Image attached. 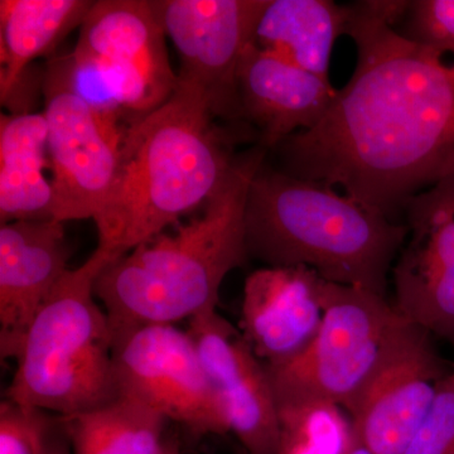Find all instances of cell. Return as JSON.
Masks as SVG:
<instances>
[{
    "instance_id": "6da1fadb",
    "label": "cell",
    "mask_w": 454,
    "mask_h": 454,
    "mask_svg": "<svg viewBox=\"0 0 454 454\" xmlns=\"http://www.w3.org/2000/svg\"><path fill=\"white\" fill-rule=\"evenodd\" d=\"M409 3L349 5L351 80L313 129L276 148L283 172L340 188L395 223L415 195L454 172V65L397 32Z\"/></svg>"
},
{
    "instance_id": "ffe728a7",
    "label": "cell",
    "mask_w": 454,
    "mask_h": 454,
    "mask_svg": "<svg viewBox=\"0 0 454 454\" xmlns=\"http://www.w3.org/2000/svg\"><path fill=\"white\" fill-rule=\"evenodd\" d=\"M61 420L71 454H162L166 446L168 420L127 394Z\"/></svg>"
},
{
    "instance_id": "7a4b0ae2",
    "label": "cell",
    "mask_w": 454,
    "mask_h": 454,
    "mask_svg": "<svg viewBox=\"0 0 454 454\" xmlns=\"http://www.w3.org/2000/svg\"><path fill=\"white\" fill-rule=\"evenodd\" d=\"M267 149L235 157L225 181L196 216L113 260L95 283L113 339L153 325H175L217 310L230 271L243 267L245 205Z\"/></svg>"
},
{
    "instance_id": "52a82bcc",
    "label": "cell",
    "mask_w": 454,
    "mask_h": 454,
    "mask_svg": "<svg viewBox=\"0 0 454 454\" xmlns=\"http://www.w3.org/2000/svg\"><path fill=\"white\" fill-rule=\"evenodd\" d=\"M121 394L136 397L196 437L229 433L219 396L187 331L137 328L114 340Z\"/></svg>"
},
{
    "instance_id": "cb8c5ba5",
    "label": "cell",
    "mask_w": 454,
    "mask_h": 454,
    "mask_svg": "<svg viewBox=\"0 0 454 454\" xmlns=\"http://www.w3.org/2000/svg\"><path fill=\"white\" fill-rule=\"evenodd\" d=\"M403 454H454V369Z\"/></svg>"
},
{
    "instance_id": "83f0119b",
    "label": "cell",
    "mask_w": 454,
    "mask_h": 454,
    "mask_svg": "<svg viewBox=\"0 0 454 454\" xmlns=\"http://www.w3.org/2000/svg\"><path fill=\"white\" fill-rule=\"evenodd\" d=\"M240 454H245V453L243 452V450H241Z\"/></svg>"
},
{
    "instance_id": "e0dca14e",
    "label": "cell",
    "mask_w": 454,
    "mask_h": 454,
    "mask_svg": "<svg viewBox=\"0 0 454 454\" xmlns=\"http://www.w3.org/2000/svg\"><path fill=\"white\" fill-rule=\"evenodd\" d=\"M49 129L43 113L0 119V223L53 220L52 182L46 177Z\"/></svg>"
},
{
    "instance_id": "4316f807",
    "label": "cell",
    "mask_w": 454,
    "mask_h": 454,
    "mask_svg": "<svg viewBox=\"0 0 454 454\" xmlns=\"http://www.w3.org/2000/svg\"><path fill=\"white\" fill-rule=\"evenodd\" d=\"M68 450H70V446L65 448L64 442H61V443L53 450L52 454H71V452H68Z\"/></svg>"
},
{
    "instance_id": "8fae6325",
    "label": "cell",
    "mask_w": 454,
    "mask_h": 454,
    "mask_svg": "<svg viewBox=\"0 0 454 454\" xmlns=\"http://www.w3.org/2000/svg\"><path fill=\"white\" fill-rule=\"evenodd\" d=\"M404 217L408 236L391 270L394 307L454 349V172L415 195Z\"/></svg>"
},
{
    "instance_id": "9c48e42d",
    "label": "cell",
    "mask_w": 454,
    "mask_h": 454,
    "mask_svg": "<svg viewBox=\"0 0 454 454\" xmlns=\"http://www.w3.org/2000/svg\"><path fill=\"white\" fill-rule=\"evenodd\" d=\"M177 51L178 79L201 90L216 118L241 119L238 70L268 0H152Z\"/></svg>"
},
{
    "instance_id": "5b68a950",
    "label": "cell",
    "mask_w": 454,
    "mask_h": 454,
    "mask_svg": "<svg viewBox=\"0 0 454 454\" xmlns=\"http://www.w3.org/2000/svg\"><path fill=\"white\" fill-rule=\"evenodd\" d=\"M114 258L101 249L57 284L27 328L5 397L59 417L121 395L109 318L95 283Z\"/></svg>"
},
{
    "instance_id": "44dd1931",
    "label": "cell",
    "mask_w": 454,
    "mask_h": 454,
    "mask_svg": "<svg viewBox=\"0 0 454 454\" xmlns=\"http://www.w3.org/2000/svg\"><path fill=\"white\" fill-rule=\"evenodd\" d=\"M276 454H348L354 427L342 406L297 393H277Z\"/></svg>"
},
{
    "instance_id": "7c38bea8",
    "label": "cell",
    "mask_w": 454,
    "mask_h": 454,
    "mask_svg": "<svg viewBox=\"0 0 454 454\" xmlns=\"http://www.w3.org/2000/svg\"><path fill=\"white\" fill-rule=\"evenodd\" d=\"M53 220L91 219L112 187L128 128L101 119L61 82L43 73Z\"/></svg>"
},
{
    "instance_id": "ac0fdd59",
    "label": "cell",
    "mask_w": 454,
    "mask_h": 454,
    "mask_svg": "<svg viewBox=\"0 0 454 454\" xmlns=\"http://www.w3.org/2000/svg\"><path fill=\"white\" fill-rule=\"evenodd\" d=\"M89 0H0V98L8 103L29 65L82 25Z\"/></svg>"
},
{
    "instance_id": "484cf974",
    "label": "cell",
    "mask_w": 454,
    "mask_h": 454,
    "mask_svg": "<svg viewBox=\"0 0 454 454\" xmlns=\"http://www.w3.org/2000/svg\"><path fill=\"white\" fill-rule=\"evenodd\" d=\"M162 454H181L179 453L178 447L176 446V443H172V442H166V446H164Z\"/></svg>"
},
{
    "instance_id": "4fadbf2b",
    "label": "cell",
    "mask_w": 454,
    "mask_h": 454,
    "mask_svg": "<svg viewBox=\"0 0 454 454\" xmlns=\"http://www.w3.org/2000/svg\"><path fill=\"white\" fill-rule=\"evenodd\" d=\"M187 333L245 454H276L277 400L267 367L217 310L188 321Z\"/></svg>"
},
{
    "instance_id": "d4e9b609",
    "label": "cell",
    "mask_w": 454,
    "mask_h": 454,
    "mask_svg": "<svg viewBox=\"0 0 454 454\" xmlns=\"http://www.w3.org/2000/svg\"><path fill=\"white\" fill-rule=\"evenodd\" d=\"M348 454H375L372 453V450H369V448H366L364 446L363 443H361L360 441L356 438V435H355V441L354 444H352L351 450H349Z\"/></svg>"
},
{
    "instance_id": "d6986e66",
    "label": "cell",
    "mask_w": 454,
    "mask_h": 454,
    "mask_svg": "<svg viewBox=\"0 0 454 454\" xmlns=\"http://www.w3.org/2000/svg\"><path fill=\"white\" fill-rule=\"evenodd\" d=\"M349 5L331 0H268L254 33L260 49L328 77L334 42L346 35Z\"/></svg>"
},
{
    "instance_id": "603a6c76",
    "label": "cell",
    "mask_w": 454,
    "mask_h": 454,
    "mask_svg": "<svg viewBox=\"0 0 454 454\" xmlns=\"http://www.w3.org/2000/svg\"><path fill=\"white\" fill-rule=\"evenodd\" d=\"M400 22L402 31L397 32L406 40L454 56V0H414Z\"/></svg>"
},
{
    "instance_id": "ba28073f",
    "label": "cell",
    "mask_w": 454,
    "mask_h": 454,
    "mask_svg": "<svg viewBox=\"0 0 454 454\" xmlns=\"http://www.w3.org/2000/svg\"><path fill=\"white\" fill-rule=\"evenodd\" d=\"M453 369L432 334L403 319L346 409L358 441L375 454H403Z\"/></svg>"
},
{
    "instance_id": "9a60e30c",
    "label": "cell",
    "mask_w": 454,
    "mask_h": 454,
    "mask_svg": "<svg viewBox=\"0 0 454 454\" xmlns=\"http://www.w3.org/2000/svg\"><path fill=\"white\" fill-rule=\"evenodd\" d=\"M64 223L22 220L0 225V352L16 358L27 328L70 268Z\"/></svg>"
},
{
    "instance_id": "30bf717a",
    "label": "cell",
    "mask_w": 454,
    "mask_h": 454,
    "mask_svg": "<svg viewBox=\"0 0 454 454\" xmlns=\"http://www.w3.org/2000/svg\"><path fill=\"white\" fill-rule=\"evenodd\" d=\"M166 40L152 0H98L80 26L74 51L103 68L136 121L177 89Z\"/></svg>"
},
{
    "instance_id": "5bb4252c",
    "label": "cell",
    "mask_w": 454,
    "mask_h": 454,
    "mask_svg": "<svg viewBox=\"0 0 454 454\" xmlns=\"http://www.w3.org/2000/svg\"><path fill=\"white\" fill-rule=\"evenodd\" d=\"M324 278L307 267H264L244 284L240 331L264 365L288 363L321 328Z\"/></svg>"
},
{
    "instance_id": "8992f818",
    "label": "cell",
    "mask_w": 454,
    "mask_h": 454,
    "mask_svg": "<svg viewBox=\"0 0 454 454\" xmlns=\"http://www.w3.org/2000/svg\"><path fill=\"white\" fill-rule=\"evenodd\" d=\"M403 319L387 297L325 280L324 321L315 340L288 363L265 365L274 391L322 397L346 411Z\"/></svg>"
},
{
    "instance_id": "7402d4cb",
    "label": "cell",
    "mask_w": 454,
    "mask_h": 454,
    "mask_svg": "<svg viewBox=\"0 0 454 454\" xmlns=\"http://www.w3.org/2000/svg\"><path fill=\"white\" fill-rule=\"evenodd\" d=\"M64 435L59 415L7 397L0 403V454H52Z\"/></svg>"
},
{
    "instance_id": "3957f363",
    "label": "cell",
    "mask_w": 454,
    "mask_h": 454,
    "mask_svg": "<svg viewBox=\"0 0 454 454\" xmlns=\"http://www.w3.org/2000/svg\"><path fill=\"white\" fill-rule=\"evenodd\" d=\"M201 90L172 97L125 130L112 187L95 216L98 249L114 260L202 207L234 163Z\"/></svg>"
},
{
    "instance_id": "2e32d148",
    "label": "cell",
    "mask_w": 454,
    "mask_h": 454,
    "mask_svg": "<svg viewBox=\"0 0 454 454\" xmlns=\"http://www.w3.org/2000/svg\"><path fill=\"white\" fill-rule=\"evenodd\" d=\"M337 91L319 76L256 46L245 47L238 70L241 119L258 129L259 145L277 148L325 118Z\"/></svg>"
},
{
    "instance_id": "277c9868",
    "label": "cell",
    "mask_w": 454,
    "mask_h": 454,
    "mask_svg": "<svg viewBox=\"0 0 454 454\" xmlns=\"http://www.w3.org/2000/svg\"><path fill=\"white\" fill-rule=\"evenodd\" d=\"M406 236L405 223L391 221L324 182L265 164L247 192V258L265 267H307L327 282L387 297Z\"/></svg>"
}]
</instances>
